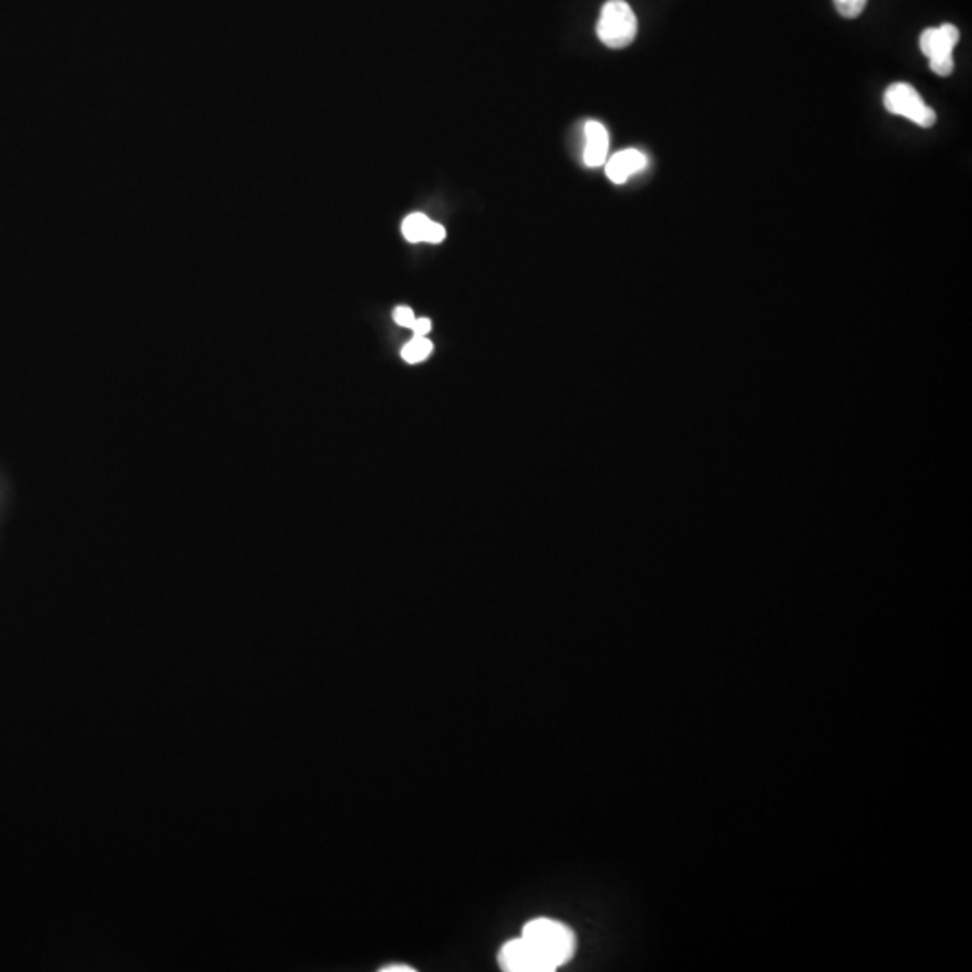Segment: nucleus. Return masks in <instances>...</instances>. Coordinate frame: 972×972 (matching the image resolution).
I'll list each match as a JSON object with an SVG mask.
<instances>
[{"label": "nucleus", "mask_w": 972, "mask_h": 972, "mask_svg": "<svg viewBox=\"0 0 972 972\" xmlns=\"http://www.w3.org/2000/svg\"><path fill=\"white\" fill-rule=\"evenodd\" d=\"M597 33L601 44L610 49L630 46L638 35V18L625 0H609L599 13Z\"/></svg>", "instance_id": "obj_2"}, {"label": "nucleus", "mask_w": 972, "mask_h": 972, "mask_svg": "<svg viewBox=\"0 0 972 972\" xmlns=\"http://www.w3.org/2000/svg\"><path fill=\"white\" fill-rule=\"evenodd\" d=\"M393 317H394V322H396V324L405 326V328H411L413 322H414V313H413V310L407 308V306H398V308H394Z\"/></svg>", "instance_id": "obj_11"}, {"label": "nucleus", "mask_w": 972, "mask_h": 972, "mask_svg": "<svg viewBox=\"0 0 972 972\" xmlns=\"http://www.w3.org/2000/svg\"><path fill=\"white\" fill-rule=\"evenodd\" d=\"M609 151V134L607 128L599 121H588L586 123V148H584V160L589 168H599Z\"/></svg>", "instance_id": "obj_6"}, {"label": "nucleus", "mask_w": 972, "mask_h": 972, "mask_svg": "<svg viewBox=\"0 0 972 972\" xmlns=\"http://www.w3.org/2000/svg\"><path fill=\"white\" fill-rule=\"evenodd\" d=\"M885 107L888 112L911 119L915 125L929 128L936 123V114L924 103L915 87L907 83H894L885 92Z\"/></svg>", "instance_id": "obj_4"}, {"label": "nucleus", "mask_w": 972, "mask_h": 972, "mask_svg": "<svg viewBox=\"0 0 972 972\" xmlns=\"http://www.w3.org/2000/svg\"><path fill=\"white\" fill-rule=\"evenodd\" d=\"M429 219L424 215V213H413L409 215L404 224H402V232L405 236L407 241L411 243H418V241H424L425 238V230L429 227Z\"/></svg>", "instance_id": "obj_8"}, {"label": "nucleus", "mask_w": 972, "mask_h": 972, "mask_svg": "<svg viewBox=\"0 0 972 972\" xmlns=\"http://www.w3.org/2000/svg\"><path fill=\"white\" fill-rule=\"evenodd\" d=\"M411 330L414 332V337H425L433 330V322L429 319H425V317L414 319Z\"/></svg>", "instance_id": "obj_12"}, {"label": "nucleus", "mask_w": 972, "mask_h": 972, "mask_svg": "<svg viewBox=\"0 0 972 972\" xmlns=\"http://www.w3.org/2000/svg\"><path fill=\"white\" fill-rule=\"evenodd\" d=\"M866 2H868V0H834L835 9H837L839 15H843L844 18H855V16H859V15L865 11Z\"/></svg>", "instance_id": "obj_9"}, {"label": "nucleus", "mask_w": 972, "mask_h": 972, "mask_svg": "<svg viewBox=\"0 0 972 972\" xmlns=\"http://www.w3.org/2000/svg\"><path fill=\"white\" fill-rule=\"evenodd\" d=\"M382 972H414L416 969L409 967V966H387V967H382Z\"/></svg>", "instance_id": "obj_13"}, {"label": "nucleus", "mask_w": 972, "mask_h": 972, "mask_svg": "<svg viewBox=\"0 0 972 972\" xmlns=\"http://www.w3.org/2000/svg\"><path fill=\"white\" fill-rule=\"evenodd\" d=\"M960 40V31L953 24L929 27L920 35V49L929 58V67L935 75L949 76L955 71L953 51Z\"/></svg>", "instance_id": "obj_3"}, {"label": "nucleus", "mask_w": 972, "mask_h": 972, "mask_svg": "<svg viewBox=\"0 0 972 972\" xmlns=\"http://www.w3.org/2000/svg\"><path fill=\"white\" fill-rule=\"evenodd\" d=\"M647 166V157L638 150H623L619 153H616L609 162H607V177L614 182V184H623L627 182V179L638 171H641L643 168Z\"/></svg>", "instance_id": "obj_5"}, {"label": "nucleus", "mask_w": 972, "mask_h": 972, "mask_svg": "<svg viewBox=\"0 0 972 972\" xmlns=\"http://www.w3.org/2000/svg\"><path fill=\"white\" fill-rule=\"evenodd\" d=\"M433 353V343L425 337H414L413 341H409L404 350H402V357L405 363L409 364H416V363H422L425 361L429 355Z\"/></svg>", "instance_id": "obj_7"}, {"label": "nucleus", "mask_w": 972, "mask_h": 972, "mask_svg": "<svg viewBox=\"0 0 972 972\" xmlns=\"http://www.w3.org/2000/svg\"><path fill=\"white\" fill-rule=\"evenodd\" d=\"M521 936L537 960L538 972L557 971L573 958L577 949L575 933L562 922L551 918L527 922Z\"/></svg>", "instance_id": "obj_1"}, {"label": "nucleus", "mask_w": 972, "mask_h": 972, "mask_svg": "<svg viewBox=\"0 0 972 972\" xmlns=\"http://www.w3.org/2000/svg\"><path fill=\"white\" fill-rule=\"evenodd\" d=\"M445 236H447V230H445L444 225L429 222L424 241H427V243H442L445 240Z\"/></svg>", "instance_id": "obj_10"}]
</instances>
